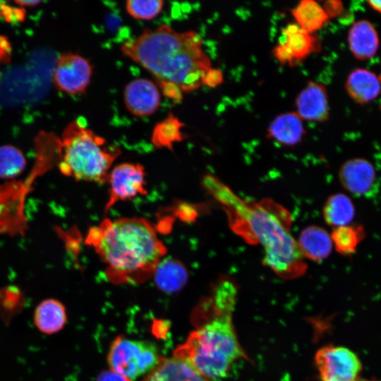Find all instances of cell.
I'll list each match as a JSON object with an SVG mask.
<instances>
[{
    "mask_svg": "<svg viewBox=\"0 0 381 381\" xmlns=\"http://www.w3.org/2000/svg\"><path fill=\"white\" fill-rule=\"evenodd\" d=\"M202 183L225 210L231 230L248 243L262 246L265 265L284 279L304 274L307 265L291 234L292 219L286 208L270 198L259 202L241 199L210 174Z\"/></svg>",
    "mask_w": 381,
    "mask_h": 381,
    "instance_id": "1",
    "label": "cell"
},
{
    "mask_svg": "<svg viewBox=\"0 0 381 381\" xmlns=\"http://www.w3.org/2000/svg\"><path fill=\"white\" fill-rule=\"evenodd\" d=\"M123 55L147 70L156 84L167 83L183 93L202 85L212 63L195 31L178 32L167 24L145 28L121 46Z\"/></svg>",
    "mask_w": 381,
    "mask_h": 381,
    "instance_id": "2",
    "label": "cell"
},
{
    "mask_svg": "<svg viewBox=\"0 0 381 381\" xmlns=\"http://www.w3.org/2000/svg\"><path fill=\"white\" fill-rule=\"evenodd\" d=\"M86 243L105 265L114 284H136L152 277L167 249L152 224L139 217L106 218L89 231Z\"/></svg>",
    "mask_w": 381,
    "mask_h": 381,
    "instance_id": "3",
    "label": "cell"
},
{
    "mask_svg": "<svg viewBox=\"0 0 381 381\" xmlns=\"http://www.w3.org/2000/svg\"><path fill=\"white\" fill-rule=\"evenodd\" d=\"M234 306L209 296L198 308V327L174 351L210 381L227 377L239 360H248L241 347L232 317Z\"/></svg>",
    "mask_w": 381,
    "mask_h": 381,
    "instance_id": "4",
    "label": "cell"
},
{
    "mask_svg": "<svg viewBox=\"0 0 381 381\" xmlns=\"http://www.w3.org/2000/svg\"><path fill=\"white\" fill-rule=\"evenodd\" d=\"M61 142L59 169L77 181L107 183L109 171L121 155L119 147L107 146V140L87 127L82 119L69 123Z\"/></svg>",
    "mask_w": 381,
    "mask_h": 381,
    "instance_id": "5",
    "label": "cell"
},
{
    "mask_svg": "<svg viewBox=\"0 0 381 381\" xmlns=\"http://www.w3.org/2000/svg\"><path fill=\"white\" fill-rule=\"evenodd\" d=\"M161 358L157 348L152 343L122 336L112 341L107 354L110 370L128 381H135L148 374Z\"/></svg>",
    "mask_w": 381,
    "mask_h": 381,
    "instance_id": "6",
    "label": "cell"
},
{
    "mask_svg": "<svg viewBox=\"0 0 381 381\" xmlns=\"http://www.w3.org/2000/svg\"><path fill=\"white\" fill-rule=\"evenodd\" d=\"M145 176V168L140 163L124 162L115 166L108 176L109 198L104 213L118 202L147 194Z\"/></svg>",
    "mask_w": 381,
    "mask_h": 381,
    "instance_id": "7",
    "label": "cell"
},
{
    "mask_svg": "<svg viewBox=\"0 0 381 381\" xmlns=\"http://www.w3.org/2000/svg\"><path fill=\"white\" fill-rule=\"evenodd\" d=\"M315 363L322 381H356L362 368L353 352L332 345L316 352Z\"/></svg>",
    "mask_w": 381,
    "mask_h": 381,
    "instance_id": "8",
    "label": "cell"
},
{
    "mask_svg": "<svg viewBox=\"0 0 381 381\" xmlns=\"http://www.w3.org/2000/svg\"><path fill=\"white\" fill-rule=\"evenodd\" d=\"M93 67L85 57L65 53L57 59L54 81L57 89L70 95L84 93L89 86Z\"/></svg>",
    "mask_w": 381,
    "mask_h": 381,
    "instance_id": "9",
    "label": "cell"
},
{
    "mask_svg": "<svg viewBox=\"0 0 381 381\" xmlns=\"http://www.w3.org/2000/svg\"><path fill=\"white\" fill-rule=\"evenodd\" d=\"M319 47L313 34L302 30L296 23H289L282 29L272 53L281 64L293 66L318 51Z\"/></svg>",
    "mask_w": 381,
    "mask_h": 381,
    "instance_id": "10",
    "label": "cell"
},
{
    "mask_svg": "<svg viewBox=\"0 0 381 381\" xmlns=\"http://www.w3.org/2000/svg\"><path fill=\"white\" fill-rule=\"evenodd\" d=\"M124 104L133 116L143 118L155 114L161 104V92L155 82L146 78L130 81L123 91Z\"/></svg>",
    "mask_w": 381,
    "mask_h": 381,
    "instance_id": "11",
    "label": "cell"
},
{
    "mask_svg": "<svg viewBox=\"0 0 381 381\" xmlns=\"http://www.w3.org/2000/svg\"><path fill=\"white\" fill-rule=\"evenodd\" d=\"M339 179L346 190L356 195L370 193L377 181L374 167L363 158L346 161L339 168Z\"/></svg>",
    "mask_w": 381,
    "mask_h": 381,
    "instance_id": "12",
    "label": "cell"
},
{
    "mask_svg": "<svg viewBox=\"0 0 381 381\" xmlns=\"http://www.w3.org/2000/svg\"><path fill=\"white\" fill-rule=\"evenodd\" d=\"M296 113L303 119L322 122L329 117V102L326 87L321 83L309 81L296 97Z\"/></svg>",
    "mask_w": 381,
    "mask_h": 381,
    "instance_id": "13",
    "label": "cell"
},
{
    "mask_svg": "<svg viewBox=\"0 0 381 381\" xmlns=\"http://www.w3.org/2000/svg\"><path fill=\"white\" fill-rule=\"evenodd\" d=\"M143 381H210L188 361L181 358L162 357L158 365Z\"/></svg>",
    "mask_w": 381,
    "mask_h": 381,
    "instance_id": "14",
    "label": "cell"
},
{
    "mask_svg": "<svg viewBox=\"0 0 381 381\" xmlns=\"http://www.w3.org/2000/svg\"><path fill=\"white\" fill-rule=\"evenodd\" d=\"M296 242L303 257L314 262L325 260L333 248L330 234L322 227L315 225L304 228Z\"/></svg>",
    "mask_w": 381,
    "mask_h": 381,
    "instance_id": "15",
    "label": "cell"
},
{
    "mask_svg": "<svg viewBox=\"0 0 381 381\" xmlns=\"http://www.w3.org/2000/svg\"><path fill=\"white\" fill-rule=\"evenodd\" d=\"M306 135L303 119L296 111L281 114L269 125L267 137L285 146L298 144Z\"/></svg>",
    "mask_w": 381,
    "mask_h": 381,
    "instance_id": "16",
    "label": "cell"
},
{
    "mask_svg": "<svg viewBox=\"0 0 381 381\" xmlns=\"http://www.w3.org/2000/svg\"><path fill=\"white\" fill-rule=\"evenodd\" d=\"M152 277L159 289L173 294L180 291L186 284L188 272L181 260L164 257L157 266Z\"/></svg>",
    "mask_w": 381,
    "mask_h": 381,
    "instance_id": "17",
    "label": "cell"
},
{
    "mask_svg": "<svg viewBox=\"0 0 381 381\" xmlns=\"http://www.w3.org/2000/svg\"><path fill=\"white\" fill-rule=\"evenodd\" d=\"M348 42L354 56L358 59H368L375 56L379 45L377 32L368 20L354 23L351 27Z\"/></svg>",
    "mask_w": 381,
    "mask_h": 381,
    "instance_id": "18",
    "label": "cell"
},
{
    "mask_svg": "<svg viewBox=\"0 0 381 381\" xmlns=\"http://www.w3.org/2000/svg\"><path fill=\"white\" fill-rule=\"evenodd\" d=\"M345 88L353 100L359 104H365L380 95L381 80L368 70L356 68L349 75Z\"/></svg>",
    "mask_w": 381,
    "mask_h": 381,
    "instance_id": "19",
    "label": "cell"
},
{
    "mask_svg": "<svg viewBox=\"0 0 381 381\" xmlns=\"http://www.w3.org/2000/svg\"><path fill=\"white\" fill-rule=\"evenodd\" d=\"M33 321L42 333L52 334L62 329L67 321L65 306L54 298L42 301L35 308Z\"/></svg>",
    "mask_w": 381,
    "mask_h": 381,
    "instance_id": "20",
    "label": "cell"
},
{
    "mask_svg": "<svg viewBox=\"0 0 381 381\" xmlns=\"http://www.w3.org/2000/svg\"><path fill=\"white\" fill-rule=\"evenodd\" d=\"M325 222L334 228L349 225L355 216L352 200L345 194L338 193L330 195L322 210Z\"/></svg>",
    "mask_w": 381,
    "mask_h": 381,
    "instance_id": "21",
    "label": "cell"
},
{
    "mask_svg": "<svg viewBox=\"0 0 381 381\" xmlns=\"http://www.w3.org/2000/svg\"><path fill=\"white\" fill-rule=\"evenodd\" d=\"M291 13L296 24L310 34L322 28L329 18L323 6L313 0L301 1Z\"/></svg>",
    "mask_w": 381,
    "mask_h": 381,
    "instance_id": "22",
    "label": "cell"
},
{
    "mask_svg": "<svg viewBox=\"0 0 381 381\" xmlns=\"http://www.w3.org/2000/svg\"><path fill=\"white\" fill-rule=\"evenodd\" d=\"M185 126L176 116L170 112L154 127L151 136L152 145L157 148L172 150L175 143L181 142L186 138L182 128Z\"/></svg>",
    "mask_w": 381,
    "mask_h": 381,
    "instance_id": "23",
    "label": "cell"
},
{
    "mask_svg": "<svg viewBox=\"0 0 381 381\" xmlns=\"http://www.w3.org/2000/svg\"><path fill=\"white\" fill-rule=\"evenodd\" d=\"M333 247L343 255L354 253L365 237L361 225H346L334 228L330 234Z\"/></svg>",
    "mask_w": 381,
    "mask_h": 381,
    "instance_id": "24",
    "label": "cell"
},
{
    "mask_svg": "<svg viewBox=\"0 0 381 381\" xmlns=\"http://www.w3.org/2000/svg\"><path fill=\"white\" fill-rule=\"evenodd\" d=\"M26 165L23 152L12 145L0 147V177L10 179L20 174Z\"/></svg>",
    "mask_w": 381,
    "mask_h": 381,
    "instance_id": "25",
    "label": "cell"
},
{
    "mask_svg": "<svg viewBox=\"0 0 381 381\" xmlns=\"http://www.w3.org/2000/svg\"><path fill=\"white\" fill-rule=\"evenodd\" d=\"M164 1L162 0H129L125 8L128 14L135 20H149L162 12Z\"/></svg>",
    "mask_w": 381,
    "mask_h": 381,
    "instance_id": "26",
    "label": "cell"
},
{
    "mask_svg": "<svg viewBox=\"0 0 381 381\" xmlns=\"http://www.w3.org/2000/svg\"><path fill=\"white\" fill-rule=\"evenodd\" d=\"M175 214L185 222H193L197 219L199 209L194 205L181 203L176 208Z\"/></svg>",
    "mask_w": 381,
    "mask_h": 381,
    "instance_id": "27",
    "label": "cell"
},
{
    "mask_svg": "<svg viewBox=\"0 0 381 381\" xmlns=\"http://www.w3.org/2000/svg\"><path fill=\"white\" fill-rule=\"evenodd\" d=\"M223 80L224 75L222 72L218 68L212 67L205 73L202 80V85L209 87H216L221 85Z\"/></svg>",
    "mask_w": 381,
    "mask_h": 381,
    "instance_id": "28",
    "label": "cell"
},
{
    "mask_svg": "<svg viewBox=\"0 0 381 381\" xmlns=\"http://www.w3.org/2000/svg\"><path fill=\"white\" fill-rule=\"evenodd\" d=\"M96 381H128L122 375L109 370L100 373Z\"/></svg>",
    "mask_w": 381,
    "mask_h": 381,
    "instance_id": "29",
    "label": "cell"
},
{
    "mask_svg": "<svg viewBox=\"0 0 381 381\" xmlns=\"http://www.w3.org/2000/svg\"><path fill=\"white\" fill-rule=\"evenodd\" d=\"M329 17L337 15L341 11L342 5L341 2L330 1L325 2L323 6Z\"/></svg>",
    "mask_w": 381,
    "mask_h": 381,
    "instance_id": "30",
    "label": "cell"
},
{
    "mask_svg": "<svg viewBox=\"0 0 381 381\" xmlns=\"http://www.w3.org/2000/svg\"><path fill=\"white\" fill-rule=\"evenodd\" d=\"M13 9L6 6V2L0 1V16L4 14L8 20L9 18H12V13H14Z\"/></svg>",
    "mask_w": 381,
    "mask_h": 381,
    "instance_id": "31",
    "label": "cell"
},
{
    "mask_svg": "<svg viewBox=\"0 0 381 381\" xmlns=\"http://www.w3.org/2000/svg\"><path fill=\"white\" fill-rule=\"evenodd\" d=\"M16 3L21 6H34L40 3L39 1H16Z\"/></svg>",
    "mask_w": 381,
    "mask_h": 381,
    "instance_id": "32",
    "label": "cell"
},
{
    "mask_svg": "<svg viewBox=\"0 0 381 381\" xmlns=\"http://www.w3.org/2000/svg\"><path fill=\"white\" fill-rule=\"evenodd\" d=\"M369 6H370L375 11L381 13V1H368Z\"/></svg>",
    "mask_w": 381,
    "mask_h": 381,
    "instance_id": "33",
    "label": "cell"
},
{
    "mask_svg": "<svg viewBox=\"0 0 381 381\" xmlns=\"http://www.w3.org/2000/svg\"><path fill=\"white\" fill-rule=\"evenodd\" d=\"M358 381H381V380H365V379H359V380H357Z\"/></svg>",
    "mask_w": 381,
    "mask_h": 381,
    "instance_id": "34",
    "label": "cell"
},
{
    "mask_svg": "<svg viewBox=\"0 0 381 381\" xmlns=\"http://www.w3.org/2000/svg\"><path fill=\"white\" fill-rule=\"evenodd\" d=\"M356 381H358L357 380Z\"/></svg>",
    "mask_w": 381,
    "mask_h": 381,
    "instance_id": "35",
    "label": "cell"
}]
</instances>
